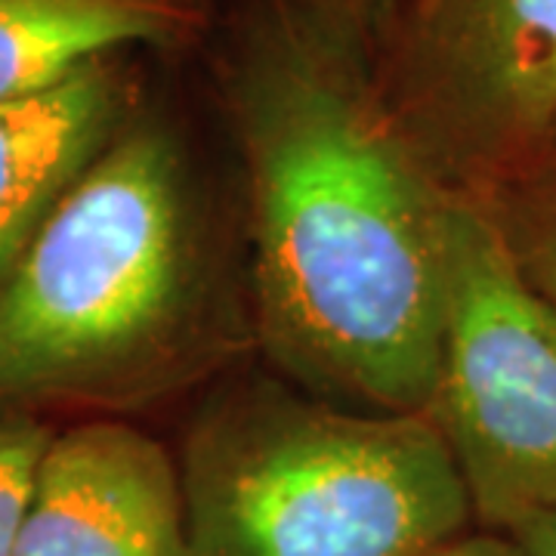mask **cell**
I'll use <instances>...</instances> for the list:
<instances>
[{"instance_id": "cell-1", "label": "cell", "mask_w": 556, "mask_h": 556, "mask_svg": "<svg viewBox=\"0 0 556 556\" xmlns=\"http://www.w3.org/2000/svg\"><path fill=\"white\" fill-rule=\"evenodd\" d=\"M236 109L273 356L325 402L430 415L455 189L334 40L269 35Z\"/></svg>"}, {"instance_id": "cell-2", "label": "cell", "mask_w": 556, "mask_h": 556, "mask_svg": "<svg viewBox=\"0 0 556 556\" xmlns=\"http://www.w3.org/2000/svg\"><path fill=\"white\" fill-rule=\"evenodd\" d=\"M179 477L189 556H424L477 522L433 417L281 390L211 408Z\"/></svg>"}, {"instance_id": "cell-3", "label": "cell", "mask_w": 556, "mask_h": 556, "mask_svg": "<svg viewBox=\"0 0 556 556\" xmlns=\"http://www.w3.org/2000/svg\"><path fill=\"white\" fill-rule=\"evenodd\" d=\"M199 244L174 139L118 130L0 288V412L121 396L189 325Z\"/></svg>"}, {"instance_id": "cell-4", "label": "cell", "mask_w": 556, "mask_h": 556, "mask_svg": "<svg viewBox=\"0 0 556 556\" xmlns=\"http://www.w3.org/2000/svg\"><path fill=\"white\" fill-rule=\"evenodd\" d=\"M473 519L507 532L556 507V306L526 276L485 195L455 189L437 396Z\"/></svg>"}, {"instance_id": "cell-5", "label": "cell", "mask_w": 556, "mask_h": 556, "mask_svg": "<svg viewBox=\"0 0 556 556\" xmlns=\"http://www.w3.org/2000/svg\"><path fill=\"white\" fill-rule=\"evenodd\" d=\"M412 75L427 134L495 192L556 152V0H420Z\"/></svg>"}, {"instance_id": "cell-6", "label": "cell", "mask_w": 556, "mask_h": 556, "mask_svg": "<svg viewBox=\"0 0 556 556\" xmlns=\"http://www.w3.org/2000/svg\"><path fill=\"white\" fill-rule=\"evenodd\" d=\"M13 556H189L177 464L121 420L53 433Z\"/></svg>"}, {"instance_id": "cell-7", "label": "cell", "mask_w": 556, "mask_h": 556, "mask_svg": "<svg viewBox=\"0 0 556 556\" xmlns=\"http://www.w3.org/2000/svg\"><path fill=\"white\" fill-rule=\"evenodd\" d=\"M109 60L40 93L0 102V288L65 192L118 134Z\"/></svg>"}, {"instance_id": "cell-8", "label": "cell", "mask_w": 556, "mask_h": 556, "mask_svg": "<svg viewBox=\"0 0 556 556\" xmlns=\"http://www.w3.org/2000/svg\"><path fill=\"white\" fill-rule=\"evenodd\" d=\"M174 28V0H0V102L40 93Z\"/></svg>"}, {"instance_id": "cell-9", "label": "cell", "mask_w": 556, "mask_h": 556, "mask_svg": "<svg viewBox=\"0 0 556 556\" xmlns=\"http://www.w3.org/2000/svg\"><path fill=\"white\" fill-rule=\"evenodd\" d=\"M479 195L492 204L526 276L556 306V164Z\"/></svg>"}, {"instance_id": "cell-10", "label": "cell", "mask_w": 556, "mask_h": 556, "mask_svg": "<svg viewBox=\"0 0 556 556\" xmlns=\"http://www.w3.org/2000/svg\"><path fill=\"white\" fill-rule=\"evenodd\" d=\"M53 430L25 412H0V556H13L40 455Z\"/></svg>"}, {"instance_id": "cell-11", "label": "cell", "mask_w": 556, "mask_h": 556, "mask_svg": "<svg viewBox=\"0 0 556 556\" xmlns=\"http://www.w3.org/2000/svg\"><path fill=\"white\" fill-rule=\"evenodd\" d=\"M504 535L517 544L519 556H556V507L526 517Z\"/></svg>"}, {"instance_id": "cell-12", "label": "cell", "mask_w": 556, "mask_h": 556, "mask_svg": "<svg viewBox=\"0 0 556 556\" xmlns=\"http://www.w3.org/2000/svg\"><path fill=\"white\" fill-rule=\"evenodd\" d=\"M424 556H519V551L507 535L477 529V532H467V535L455 538L442 547L427 551Z\"/></svg>"}, {"instance_id": "cell-13", "label": "cell", "mask_w": 556, "mask_h": 556, "mask_svg": "<svg viewBox=\"0 0 556 556\" xmlns=\"http://www.w3.org/2000/svg\"><path fill=\"white\" fill-rule=\"evenodd\" d=\"M309 3H316L318 10H325L338 20H362V16H371L387 0H309Z\"/></svg>"}, {"instance_id": "cell-14", "label": "cell", "mask_w": 556, "mask_h": 556, "mask_svg": "<svg viewBox=\"0 0 556 556\" xmlns=\"http://www.w3.org/2000/svg\"><path fill=\"white\" fill-rule=\"evenodd\" d=\"M551 164H556V152H554V159H551Z\"/></svg>"}]
</instances>
